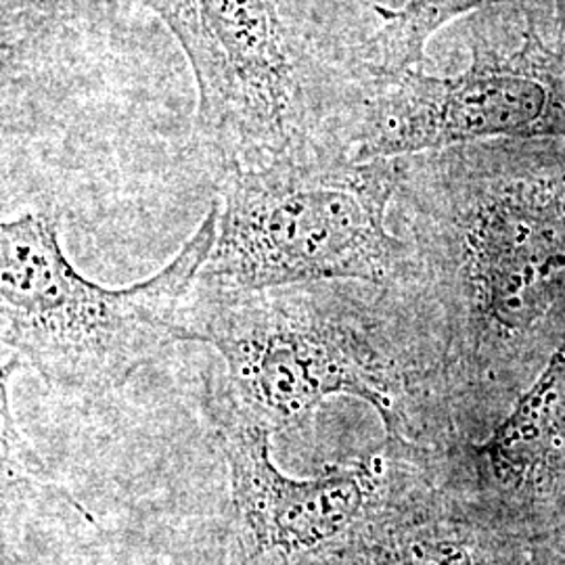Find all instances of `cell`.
<instances>
[{"label": "cell", "mask_w": 565, "mask_h": 565, "mask_svg": "<svg viewBox=\"0 0 565 565\" xmlns=\"http://www.w3.org/2000/svg\"><path fill=\"white\" fill-rule=\"evenodd\" d=\"M221 202L160 273L121 289L86 281L65 258L60 223L28 212L0 224V338L4 359L51 390L95 401L128 384L166 348L186 342L182 306L218 237Z\"/></svg>", "instance_id": "277c9868"}, {"label": "cell", "mask_w": 565, "mask_h": 565, "mask_svg": "<svg viewBox=\"0 0 565 565\" xmlns=\"http://www.w3.org/2000/svg\"><path fill=\"white\" fill-rule=\"evenodd\" d=\"M350 285L264 291L195 285L181 312L186 342L212 345L224 364L205 394L270 434L312 422L329 398L352 396L377 411L387 443L422 448L438 417L434 373L394 348L387 291L366 298Z\"/></svg>", "instance_id": "6da1fadb"}, {"label": "cell", "mask_w": 565, "mask_h": 565, "mask_svg": "<svg viewBox=\"0 0 565 565\" xmlns=\"http://www.w3.org/2000/svg\"><path fill=\"white\" fill-rule=\"evenodd\" d=\"M505 0H408L404 7H375L380 28L375 34V51L380 55L377 72L398 74L415 70L425 61L427 41L455 18L484 9Z\"/></svg>", "instance_id": "30bf717a"}, {"label": "cell", "mask_w": 565, "mask_h": 565, "mask_svg": "<svg viewBox=\"0 0 565 565\" xmlns=\"http://www.w3.org/2000/svg\"><path fill=\"white\" fill-rule=\"evenodd\" d=\"M181 44L198 86V124L226 168L312 142L310 65L279 0H139Z\"/></svg>", "instance_id": "5b68a950"}, {"label": "cell", "mask_w": 565, "mask_h": 565, "mask_svg": "<svg viewBox=\"0 0 565 565\" xmlns=\"http://www.w3.org/2000/svg\"><path fill=\"white\" fill-rule=\"evenodd\" d=\"M404 172L406 158L359 162L333 142L226 168L218 237L198 287H398L411 256L406 243L387 231V207Z\"/></svg>", "instance_id": "7a4b0ae2"}, {"label": "cell", "mask_w": 565, "mask_h": 565, "mask_svg": "<svg viewBox=\"0 0 565 565\" xmlns=\"http://www.w3.org/2000/svg\"><path fill=\"white\" fill-rule=\"evenodd\" d=\"M434 181L406 279L438 291L445 369H465L486 343L524 335L565 300V166L490 172L473 151H452Z\"/></svg>", "instance_id": "3957f363"}, {"label": "cell", "mask_w": 565, "mask_h": 565, "mask_svg": "<svg viewBox=\"0 0 565 565\" xmlns=\"http://www.w3.org/2000/svg\"><path fill=\"white\" fill-rule=\"evenodd\" d=\"M557 9H559V20L565 28V0H557Z\"/></svg>", "instance_id": "4fadbf2b"}, {"label": "cell", "mask_w": 565, "mask_h": 565, "mask_svg": "<svg viewBox=\"0 0 565 565\" xmlns=\"http://www.w3.org/2000/svg\"><path fill=\"white\" fill-rule=\"evenodd\" d=\"M228 467L231 518L223 565H315L361 532L415 473L422 450H384L319 478L285 476L270 457V431L205 394Z\"/></svg>", "instance_id": "8992f818"}, {"label": "cell", "mask_w": 565, "mask_h": 565, "mask_svg": "<svg viewBox=\"0 0 565 565\" xmlns=\"http://www.w3.org/2000/svg\"><path fill=\"white\" fill-rule=\"evenodd\" d=\"M221 565H223V564H221Z\"/></svg>", "instance_id": "5bb4252c"}, {"label": "cell", "mask_w": 565, "mask_h": 565, "mask_svg": "<svg viewBox=\"0 0 565 565\" xmlns=\"http://www.w3.org/2000/svg\"><path fill=\"white\" fill-rule=\"evenodd\" d=\"M345 151L359 160L406 158L488 139L565 137V46L548 49L532 30L518 49L473 46L457 76L422 70L377 72Z\"/></svg>", "instance_id": "52a82bcc"}, {"label": "cell", "mask_w": 565, "mask_h": 565, "mask_svg": "<svg viewBox=\"0 0 565 565\" xmlns=\"http://www.w3.org/2000/svg\"><path fill=\"white\" fill-rule=\"evenodd\" d=\"M530 565H565V511L530 541Z\"/></svg>", "instance_id": "8fae6325"}, {"label": "cell", "mask_w": 565, "mask_h": 565, "mask_svg": "<svg viewBox=\"0 0 565 565\" xmlns=\"http://www.w3.org/2000/svg\"><path fill=\"white\" fill-rule=\"evenodd\" d=\"M440 484L532 541L565 509V345L480 445L448 461Z\"/></svg>", "instance_id": "ba28073f"}, {"label": "cell", "mask_w": 565, "mask_h": 565, "mask_svg": "<svg viewBox=\"0 0 565 565\" xmlns=\"http://www.w3.org/2000/svg\"><path fill=\"white\" fill-rule=\"evenodd\" d=\"M36 4V7H41L44 11H57L60 9L61 0H21V4ZM18 4V0H2V13H7V11H11L13 7Z\"/></svg>", "instance_id": "7c38bea8"}, {"label": "cell", "mask_w": 565, "mask_h": 565, "mask_svg": "<svg viewBox=\"0 0 565 565\" xmlns=\"http://www.w3.org/2000/svg\"><path fill=\"white\" fill-rule=\"evenodd\" d=\"M315 565H530V543L440 484L424 457L361 532Z\"/></svg>", "instance_id": "9c48e42d"}]
</instances>
